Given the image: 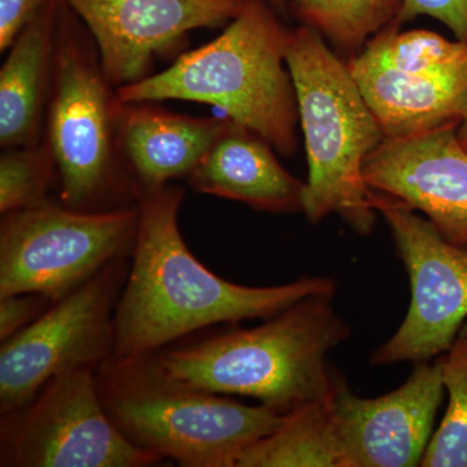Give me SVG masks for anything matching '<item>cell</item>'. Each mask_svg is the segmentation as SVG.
<instances>
[{
	"instance_id": "1",
	"label": "cell",
	"mask_w": 467,
	"mask_h": 467,
	"mask_svg": "<svg viewBox=\"0 0 467 467\" xmlns=\"http://www.w3.org/2000/svg\"><path fill=\"white\" fill-rule=\"evenodd\" d=\"M137 239L128 278L117 301L113 356L147 355L218 324L267 319L310 295L335 292L326 276L248 287L220 278L193 256L178 226L180 187L138 196Z\"/></svg>"
},
{
	"instance_id": "2",
	"label": "cell",
	"mask_w": 467,
	"mask_h": 467,
	"mask_svg": "<svg viewBox=\"0 0 467 467\" xmlns=\"http://www.w3.org/2000/svg\"><path fill=\"white\" fill-rule=\"evenodd\" d=\"M333 297L310 295L254 327L159 350L160 362L183 382L252 398L285 416L333 392L337 370L328 367V353L350 335Z\"/></svg>"
},
{
	"instance_id": "3",
	"label": "cell",
	"mask_w": 467,
	"mask_h": 467,
	"mask_svg": "<svg viewBox=\"0 0 467 467\" xmlns=\"http://www.w3.org/2000/svg\"><path fill=\"white\" fill-rule=\"evenodd\" d=\"M291 30L267 0H247L221 36L159 75L117 88L119 103L211 104L285 156L297 150L296 92L287 67Z\"/></svg>"
},
{
	"instance_id": "4",
	"label": "cell",
	"mask_w": 467,
	"mask_h": 467,
	"mask_svg": "<svg viewBox=\"0 0 467 467\" xmlns=\"http://www.w3.org/2000/svg\"><path fill=\"white\" fill-rule=\"evenodd\" d=\"M95 379L107 416L131 444L183 467H236L285 417L178 379L158 352L112 356Z\"/></svg>"
},
{
	"instance_id": "5",
	"label": "cell",
	"mask_w": 467,
	"mask_h": 467,
	"mask_svg": "<svg viewBox=\"0 0 467 467\" xmlns=\"http://www.w3.org/2000/svg\"><path fill=\"white\" fill-rule=\"evenodd\" d=\"M285 58L308 158L304 214L312 223L337 214L356 233L368 235L377 211L362 171L384 140L382 128L348 63L321 34L306 26L291 30Z\"/></svg>"
},
{
	"instance_id": "6",
	"label": "cell",
	"mask_w": 467,
	"mask_h": 467,
	"mask_svg": "<svg viewBox=\"0 0 467 467\" xmlns=\"http://www.w3.org/2000/svg\"><path fill=\"white\" fill-rule=\"evenodd\" d=\"M112 88L90 34L60 0L46 140L67 208L104 211L100 202L126 186L117 134L119 103Z\"/></svg>"
},
{
	"instance_id": "7",
	"label": "cell",
	"mask_w": 467,
	"mask_h": 467,
	"mask_svg": "<svg viewBox=\"0 0 467 467\" xmlns=\"http://www.w3.org/2000/svg\"><path fill=\"white\" fill-rule=\"evenodd\" d=\"M138 223V207L78 211L46 202L3 214L0 297L63 299L101 267L133 254Z\"/></svg>"
},
{
	"instance_id": "8",
	"label": "cell",
	"mask_w": 467,
	"mask_h": 467,
	"mask_svg": "<svg viewBox=\"0 0 467 467\" xmlns=\"http://www.w3.org/2000/svg\"><path fill=\"white\" fill-rule=\"evenodd\" d=\"M398 20L368 39L348 67L384 140L457 129L467 100V42Z\"/></svg>"
},
{
	"instance_id": "9",
	"label": "cell",
	"mask_w": 467,
	"mask_h": 467,
	"mask_svg": "<svg viewBox=\"0 0 467 467\" xmlns=\"http://www.w3.org/2000/svg\"><path fill=\"white\" fill-rule=\"evenodd\" d=\"M129 267L126 259L101 267L2 343L0 414L26 407L52 378L78 370L97 373L112 358L117 301Z\"/></svg>"
},
{
	"instance_id": "10",
	"label": "cell",
	"mask_w": 467,
	"mask_h": 467,
	"mask_svg": "<svg viewBox=\"0 0 467 467\" xmlns=\"http://www.w3.org/2000/svg\"><path fill=\"white\" fill-rule=\"evenodd\" d=\"M94 371L52 378L26 407L2 414V467H144L160 462L131 444L101 405Z\"/></svg>"
},
{
	"instance_id": "11",
	"label": "cell",
	"mask_w": 467,
	"mask_h": 467,
	"mask_svg": "<svg viewBox=\"0 0 467 467\" xmlns=\"http://www.w3.org/2000/svg\"><path fill=\"white\" fill-rule=\"evenodd\" d=\"M371 202L391 229L410 281V306L373 365L429 362L447 352L467 318V247L448 242L427 218L402 202L371 192Z\"/></svg>"
},
{
	"instance_id": "12",
	"label": "cell",
	"mask_w": 467,
	"mask_h": 467,
	"mask_svg": "<svg viewBox=\"0 0 467 467\" xmlns=\"http://www.w3.org/2000/svg\"><path fill=\"white\" fill-rule=\"evenodd\" d=\"M90 34L116 88L149 77L156 58L190 32L225 26L247 0H64Z\"/></svg>"
},
{
	"instance_id": "13",
	"label": "cell",
	"mask_w": 467,
	"mask_h": 467,
	"mask_svg": "<svg viewBox=\"0 0 467 467\" xmlns=\"http://www.w3.org/2000/svg\"><path fill=\"white\" fill-rule=\"evenodd\" d=\"M444 389L441 358L418 362L407 382L377 399L356 396L337 371L331 405L344 467L420 465Z\"/></svg>"
},
{
	"instance_id": "14",
	"label": "cell",
	"mask_w": 467,
	"mask_h": 467,
	"mask_svg": "<svg viewBox=\"0 0 467 467\" xmlns=\"http://www.w3.org/2000/svg\"><path fill=\"white\" fill-rule=\"evenodd\" d=\"M362 171L371 192L420 212L448 242L467 247V150L456 129L384 140Z\"/></svg>"
},
{
	"instance_id": "15",
	"label": "cell",
	"mask_w": 467,
	"mask_h": 467,
	"mask_svg": "<svg viewBox=\"0 0 467 467\" xmlns=\"http://www.w3.org/2000/svg\"><path fill=\"white\" fill-rule=\"evenodd\" d=\"M229 122V117H192L149 103H119V150L135 196L189 178Z\"/></svg>"
},
{
	"instance_id": "16",
	"label": "cell",
	"mask_w": 467,
	"mask_h": 467,
	"mask_svg": "<svg viewBox=\"0 0 467 467\" xmlns=\"http://www.w3.org/2000/svg\"><path fill=\"white\" fill-rule=\"evenodd\" d=\"M259 134L230 119L189 181L198 192L269 213L304 211L306 183L282 167Z\"/></svg>"
},
{
	"instance_id": "17",
	"label": "cell",
	"mask_w": 467,
	"mask_h": 467,
	"mask_svg": "<svg viewBox=\"0 0 467 467\" xmlns=\"http://www.w3.org/2000/svg\"><path fill=\"white\" fill-rule=\"evenodd\" d=\"M60 0H51L21 30L0 70V144L16 149L41 140L50 97Z\"/></svg>"
},
{
	"instance_id": "18",
	"label": "cell",
	"mask_w": 467,
	"mask_h": 467,
	"mask_svg": "<svg viewBox=\"0 0 467 467\" xmlns=\"http://www.w3.org/2000/svg\"><path fill=\"white\" fill-rule=\"evenodd\" d=\"M344 467L331 393L285 414L281 425L251 444L236 467Z\"/></svg>"
},
{
	"instance_id": "19",
	"label": "cell",
	"mask_w": 467,
	"mask_h": 467,
	"mask_svg": "<svg viewBox=\"0 0 467 467\" xmlns=\"http://www.w3.org/2000/svg\"><path fill=\"white\" fill-rule=\"evenodd\" d=\"M287 5L335 48L358 55L370 36L398 20L401 0H287Z\"/></svg>"
},
{
	"instance_id": "20",
	"label": "cell",
	"mask_w": 467,
	"mask_h": 467,
	"mask_svg": "<svg viewBox=\"0 0 467 467\" xmlns=\"http://www.w3.org/2000/svg\"><path fill=\"white\" fill-rule=\"evenodd\" d=\"M441 362L450 402L420 466L467 467V325L462 326Z\"/></svg>"
},
{
	"instance_id": "21",
	"label": "cell",
	"mask_w": 467,
	"mask_h": 467,
	"mask_svg": "<svg viewBox=\"0 0 467 467\" xmlns=\"http://www.w3.org/2000/svg\"><path fill=\"white\" fill-rule=\"evenodd\" d=\"M57 162L47 140L5 150L0 158V212L33 208L48 202Z\"/></svg>"
},
{
	"instance_id": "22",
	"label": "cell",
	"mask_w": 467,
	"mask_h": 467,
	"mask_svg": "<svg viewBox=\"0 0 467 467\" xmlns=\"http://www.w3.org/2000/svg\"><path fill=\"white\" fill-rule=\"evenodd\" d=\"M418 16L436 18L459 41L467 42V0H401L399 23L402 26Z\"/></svg>"
},
{
	"instance_id": "23",
	"label": "cell",
	"mask_w": 467,
	"mask_h": 467,
	"mask_svg": "<svg viewBox=\"0 0 467 467\" xmlns=\"http://www.w3.org/2000/svg\"><path fill=\"white\" fill-rule=\"evenodd\" d=\"M51 301L36 294H16L0 297V340L14 335L36 321L51 306Z\"/></svg>"
},
{
	"instance_id": "24",
	"label": "cell",
	"mask_w": 467,
	"mask_h": 467,
	"mask_svg": "<svg viewBox=\"0 0 467 467\" xmlns=\"http://www.w3.org/2000/svg\"><path fill=\"white\" fill-rule=\"evenodd\" d=\"M51 0H0V51H7L21 30Z\"/></svg>"
},
{
	"instance_id": "25",
	"label": "cell",
	"mask_w": 467,
	"mask_h": 467,
	"mask_svg": "<svg viewBox=\"0 0 467 467\" xmlns=\"http://www.w3.org/2000/svg\"><path fill=\"white\" fill-rule=\"evenodd\" d=\"M456 137L463 150H467V100L462 119H461V122L456 129Z\"/></svg>"
},
{
	"instance_id": "26",
	"label": "cell",
	"mask_w": 467,
	"mask_h": 467,
	"mask_svg": "<svg viewBox=\"0 0 467 467\" xmlns=\"http://www.w3.org/2000/svg\"><path fill=\"white\" fill-rule=\"evenodd\" d=\"M267 2L275 5L276 9H285L287 7V0H267Z\"/></svg>"
}]
</instances>
